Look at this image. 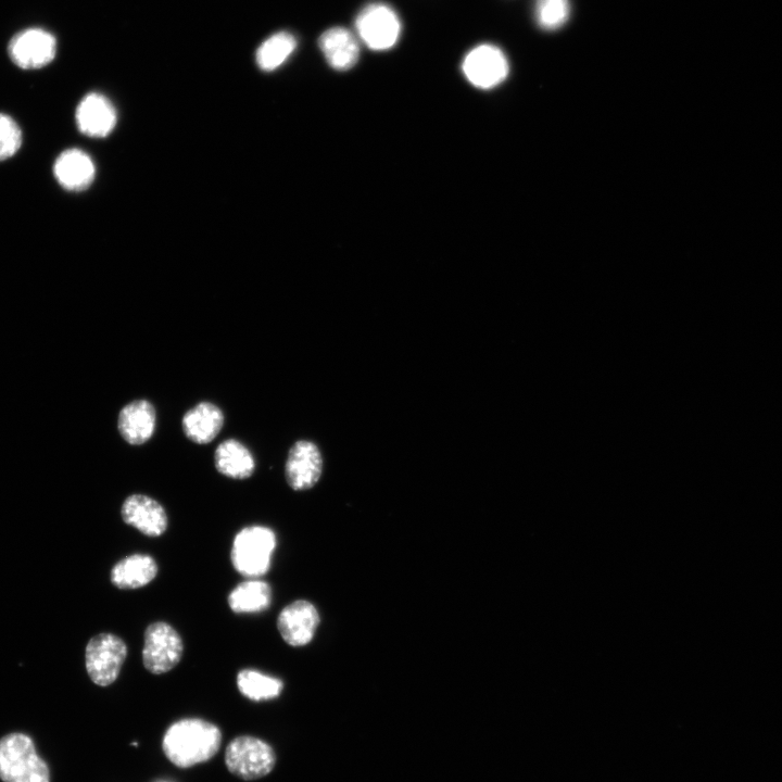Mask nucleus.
I'll list each match as a JSON object with an SVG mask.
<instances>
[{"label":"nucleus","mask_w":782,"mask_h":782,"mask_svg":"<svg viewBox=\"0 0 782 782\" xmlns=\"http://www.w3.org/2000/svg\"><path fill=\"white\" fill-rule=\"evenodd\" d=\"M222 743L220 730L200 718L174 722L165 732L162 747L175 766L188 768L211 759Z\"/></svg>","instance_id":"nucleus-1"},{"label":"nucleus","mask_w":782,"mask_h":782,"mask_svg":"<svg viewBox=\"0 0 782 782\" xmlns=\"http://www.w3.org/2000/svg\"><path fill=\"white\" fill-rule=\"evenodd\" d=\"M0 779L3 782H50L49 768L26 734L11 733L0 739Z\"/></svg>","instance_id":"nucleus-2"},{"label":"nucleus","mask_w":782,"mask_h":782,"mask_svg":"<svg viewBox=\"0 0 782 782\" xmlns=\"http://www.w3.org/2000/svg\"><path fill=\"white\" fill-rule=\"evenodd\" d=\"M275 547L276 535L270 528L258 525L244 527L234 538L230 552L232 566L244 577H261L269 570Z\"/></svg>","instance_id":"nucleus-3"},{"label":"nucleus","mask_w":782,"mask_h":782,"mask_svg":"<svg viewBox=\"0 0 782 782\" xmlns=\"http://www.w3.org/2000/svg\"><path fill=\"white\" fill-rule=\"evenodd\" d=\"M225 764L232 774L244 780H255L274 769L276 755L270 745L263 740L242 735L235 737L227 745Z\"/></svg>","instance_id":"nucleus-4"},{"label":"nucleus","mask_w":782,"mask_h":782,"mask_svg":"<svg viewBox=\"0 0 782 782\" xmlns=\"http://www.w3.org/2000/svg\"><path fill=\"white\" fill-rule=\"evenodd\" d=\"M127 657V645L113 633L92 636L86 646L85 664L89 678L100 686L112 684Z\"/></svg>","instance_id":"nucleus-5"},{"label":"nucleus","mask_w":782,"mask_h":782,"mask_svg":"<svg viewBox=\"0 0 782 782\" xmlns=\"http://www.w3.org/2000/svg\"><path fill=\"white\" fill-rule=\"evenodd\" d=\"M182 652V639L169 623L155 621L146 628L142 663L149 672L161 674L172 670Z\"/></svg>","instance_id":"nucleus-6"},{"label":"nucleus","mask_w":782,"mask_h":782,"mask_svg":"<svg viewBox=\"0 0 782 782\" xmlns=\"http://www.w3.org/2000/svg\"><path fill=\"white\" fill-rule=\"evenodd\" d=\"M355 27L363 42L376 51L392 48L401 33L398 14L391 7L381 2L365 5L355 18Z\"/></svg>","instance_id":"nucleus-7"},{"label":"nucleus","mask_w":782,"mask_h":782,"mask_svg":"<svg viewBox=\"0 0 782 782\" xmlns=\"http://www.w3.org/2000/svg\"><path fill=\"white\" fill-rule=\"evenodd\" d=\"M462 70L469 83L478 88H492L508 74V62L496 46L484 43L471 49L463 60Z\"/></svg>","instance_id":"nucleus-8"},{"label":"nucleus","mask_w":782,"mask_h":782,"mask_svg":"<svg viewBox=\"0 0 782 782\" xmlns=\"http://www.w3.org/2000/svg\"><path fill=\"white\" fill-rule=\"evenodd\" d=\"M323 455L317 444L310 440H298L289 449L285 476L289 487L295 491L313 488L323 472Z\"/></svg>","instance_id":"nucleus-9"},{"label":"nucleus","mask_w":782,"mask_h":782,"mask_svg":"<svg viewBox=\"0 0 782 782\" xmlns=\"http://www.w3.org/2000/svg\"><path fill=\"white\" fill-rule=\"evenodd\" d=\"M55 52V38L41 28L25 29L9 45L12 61L22 68L42 67L54 59Z\"/></svg>","instance_id":"nucleus-10"},{"label":"nucleus","mask_w":782,"mask_h":782,"mask_svg":"<svg viewBox=\"0 0 782 782\" xmlns=\"http://www.w3.org/2000/svg\"><path fill=\"white\" fill-rule=\"evenodd\" d=\"M319 623L315 606L305 600H298L279 613L277 628L283 641L291 646H303L314 636Z\"/></svg>","instance_id":"nucleus-11"},{"label":"nucleus","mask_w":782,"mask_h":782,"mask_svg":"<svg viewBox=\"0 0 782 782\" xmlns=\"http://www.w3.org/2000/svg\"><path fill=\"white\" fill-rule=\"evenodd\" d=\"M121 515L125 524L148 537H160L167 529L168 519L164 507L146 494L127 496L122 504Z\"/></svg>","instance_id":"nucleus-12"},{"label":"nucleus","mask_w":782,"mask_h":782,"mask_svg":"<svg viewBox=\"0 0 782 782\" xmlns=\"http://www.w3.org/2000/svg\"><path fill=\"white\" fill-rule=\"evenodd\" d=\"M156 427V411L144 399L124 405L117 416V429L121 437L131 445H141L149 441Z\"/></svg>","instance_id":"nucleus-13"},{"label":"nucleus","mask_w":782,"mask_h":782,"mask_svg":"<svg viewBox=\"0 0 782 782\" xmlns=\"http://www.w3.org/2000/svg\"><path fill=\"white\" fill-rule=\"evenodd\" d=\"M79 130L93 138L106 137L115 127L116 111L110 100L100 93L86 94L76 110Z\"/></svg>","instance_id":"nucleus-14"},{"label":"nucleus","mask_w":782,"mask_h":782,"mask_svg":"<svg viewBox=\"0 0 782 782\" xmlns=\"http://www.w3.org/2000/svg\"><path fill=\"white\" fill-rule=\"evenodd\" d=\"M225 416L216 404L202 401L189 408L181 418L185 436L197 444L212 442L220 432Z\"/></svg>","instance_id":"nucleus-15"},{"label":"nucleus","mask_w":782,"mask_h":782,"mask_svg":"<svg viewBox=\"0 0 782 782\" xmlns=\"http://www.w3.org/2000/svg\"><path fill=\"white\" fill-rule=\"evenodd\" d=\"M54 177L66 190L81 191L94 179L96 167L91 157L79 149L62 152L53 165Z\"/></svg>","instance_id":"nucleus-16"},{"label":"nucleus","mask_w":782,"mask_h":782,"mask_svg":"<svg viewBox=\"0 0 782 782\" xmlns=\"http://www.w3.org/2000/svg\"><path fill=\"white\" fill-rule=\"evenodd\" d=\"M318 47L327 63L337 71L352 68L360 55L356 37L346 28L335 26L318 37Z\"/></svg>","instance_id":"nucleus-17"},{"label":"nucleus","mask_w":782,"mask_h":782,"mask_svg":"<svg viewBox=\"0 0 782 782\" xmlns=\"http://www.w3.org/2000/svg\"><path fill=\"white\" fill-rule=\"evenodd\" d=\"M157 575V564L148 554L136 553L117 562L111 570V582L121 590H135L150 583Z\"/></svg>","instance_id":"nucleus-18"},{"label":"nucleus","mask_w":782,"mask_h":782,"mask_svg":"<svg viewBox=\"0 0 782 782\" xmlns=\"http://www.w3.org/2000/svg\"><path fill=\"white\" fill-rule=\"evenodd\" d=\"M216 470L232 479H247L255 469V459L248 446L237 439L222 441L214 453Z\"/></svg>","instance_id":"nucleus-19"},{"label":"nucleus","mask_w":782,"mask_h":782,"mask_svg":"<svg viewBox=\"0 0 782 782\" xmlns=\"http://www.w3.org/2000/svg\"><path fill=\"white\" fill-rule=\"evenodd\" d=\"M227 602L236 614L260 613L270 605L272 590L265 581L250 579L239 583L229 593Z\"/></svg>","instance_id":"nucleus-20"},{"label":"nucleus","mask_w":782,"mask_h":782,"mask_svg":"<svg viewBox=\"0 0 782 782\" xmlns=\"http://www.w3.org/2000/svg\"><path fill=\"white\" fill-rule=\"evenodd\" d=\"M293 34L281 30L265 39L255 52V61L263 71H274L281 66L297 48Z\"/></svg>","instance_id":"nucleus-21"},{"label":"nucleus","mask_w":782,"mask_h":782,"mask_svg":"<svg viewBox=\"0 0 782 782\" xmlns=\"http://www.w3.org/2000/svg\"><path fill=\"white\" fill-rule=\"evenodd\" d=\"M237 686L244 697L261 702L278 697L283 683L278 678L248 668L238 672Z\"/></svg>","instance_id":"nucleus-22"},{"label":"nucleus","mask_w":782,"mask_h":782,"mask_svg":"<svg viewBox=\"0 0 782 782\" xmlns=\"http://www.w3.org/2000/svg\"><path fill=\"white\" fill-rule=\"evenodd\" d=\"M570 12L569 0H537L534 14L538 25L546 30L563 26Z\"/></svg>","instance_id":"nucleus-23"},{"label":"nucleus","mask_w":782,"mask_h":782,"mask_svg":"<svg viewBox=\"0 0 782 782\" xmlns=\"http://www.w3.org/2000/svg\"><path fill=\"white\" fill-rule=\"evenodd\" d=\"M22 144V131L17 123L0 113V162L13 156Z\"/></svg>","instance_id":"nucleus-24"}]
</instances>
